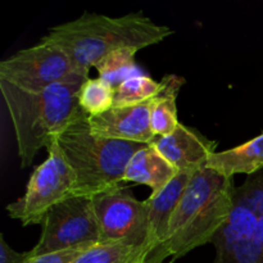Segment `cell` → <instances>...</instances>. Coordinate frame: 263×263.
<instances>
[{"mask_svg": "<svg viewBox=\"0 0 263 263\" xmlns=\"http://www.w3.org/2000/svg\"><path fill=\"white\" fill-rule=\"evenodd\" d=\"M172 33L171 28L157 25L143 12L109 17L86 10L76 20L51 27L43 39L61 48L80 72L89 74L90 69L112 51H139L162 43Z\"/></svg>", "mask_w": 263, "mask_h": 263, "instance_id": "cell-2", "label": "cell"}, {"mask_svg": "<svg viewBox=\"0 0 263 263\" xmlns=\"http://www.w3.org/2000/svg\"><path fill=\"white\" fill-rule=\"evenodd\" d=\"M205 168H210L225 177L235 175H252L263 170V133L247 143L216 152L208 158Z\"/></svg>", "mask_w": 263, "mask_h": 263, "instance_id": "cell-14", "label": "cell"}, {"mask_svg": "<svg viewBox=\"0 0 263 263\" xmlns=\"http://www.w3.org/2000/svg\"><path fill=\"white\" fill-rule=\"evenodd\" d=\"M179 171L168 163L153 145L143 146L136 152L126 167L123 182L145 185L152 190V195L158 194L167 186Z\"/></svg>", "mask_w": 263, "mask_h": 263, "instance_id": "cell-13", "label": "cell"}, {"mask_svg": "<svg viewBox=\"0 0 263 263\" xmlns=\"http://www.w3.org/2000/svg\"><path fill=\"white\" fill-rule=\"evenodd\" d=\"M151 145L179 172H197L204 168L208 158L216 153L217 141L180 123L174 133L157 138Z\"/></svg>", "mask_w": 263, "mask_h": 263, "instance_id": "cell-11", "label": "cell"}, {"mask_svg": "<svg viewBox=\"0 0 263 263\" xmlns=\"http://www.w3.org/2000/svg\"><path fill=\"white\" fill-rule=\"evenodd\" d=\"M102 243H121L152 249L148 243L145 203L123 187L91 198Z\"/></svg>", "mask_w": 263, "mask_h": 263, "instance_id": "cell-9", "label": "cell"}, {"mask_svg": "<svg viewBox=\"0 0 263 263\" xmlns=\"http://www.w3.org/2000/svg\"><path fill=\"white\" fill-rule=\"evenodd\" d=\"M46 151L48 157L32 172L25 195L7 205L8 216L20 221L22 226L41 225L54 205L74 195V175L57 138Z\"/></svg>", "mask_w": 263, "mask_h": 263, "instance_id": "cell-6", "label": "cell"}, {"mask_svg": "<svg viewBox=\"0 0 263 263\" xmlns=\"http://www.w3.org/2000/svg\"><path fill=\"white\" fill-rule=\"evenodd\" d=\"M235 182L210 168L194 172L171 221L164 243L152 252L146 263L182 258L194 249L213 243L228 223L235 203Z\"/></svg>", "mask_w": 263, "mask_h": 263, "instance_id": "cell-1", "label": "cell"}, {"mask_svg": "<svg viewBox=\"0 0 263 263\" xmlns=\"http://www.w3.org/2000/svg\"><path fill=\"white\" fill-rule=\"evenodd\" d=\"M162 91V82L144 72L128 77L115 89V107H127L152 102Z\"/></svg>", "mask_w": 263, "mask_h": 263, "instance_id": "cell-18", "label": "cell"}, {"mask_svg": "<svg viewBox=\"0 0 263 263\" xmlns=\"http://www.w3.org/2000/svg\"><path fill=\"white\" fill-rule=\"evenodd\" d=\"M212 244L213 263H263V170L236 187L230 218Z\"/></svg>", "mask_w": 263, "mask_h": 263, "instance_id": "cell-5", "label": "cell"}, {"mask_svg": "<svg viewBox=\"0 0 263 263\" xmlns=\"http://www.w3.org/2000/svg\"><path fill=\"white\" fill-rule=\"evenodd\" d=\"M194 172H179L177 176L162 189L144 200L148 216V243L153 252L164 243L172 215L189 185Z\"/></svg>", "mask_w": 263, "mask_h": 263, "instance_id": "cell-12", "label": "cell"}, {"mask_svg": "<svg viewBox=\"0 0 263 263\" xmlns=\"http://www.w3.org/2000/svg\"><path fill=\"white\" fill-rule=\"evenodd\" d=\"M41 226L40 239L30 251L31 256L102 243L91 198L72 197L54 205Z\"/></svg>", "mask_w": 263, "mask_h": 263, "instance_id": "cell-8", "label": "cell"}, {"mask_svg": "<svg viewBox=\"0 0 263 263\" xmlns=\"http://www.w3.org/2000/svg\"><path fill=\"white\" fill-rule=\"evenodd\" d=\"M79 77L89 79V74L80 72L61 48L44 39L0 63V80L26 91H43Z\"/></svg>", "mask_w": 263, "mask_h": 263, "instance_id": "cell-7", "label": "cell"}, {"mask_svg": "<svg viewBox=\"0 0 263 263\" xmlns=\"http://www.w3.org/2000/svg\"><path fill=\"white\" fill-rule=\"evenodd\" d=\"M98 243L84 244V246L73 247V248L64 249V251L51 252V253L40 254V256H31L25 263H72L79 258L82 253L89 251L91 247Z\"/></svg>", "mask_w": 263, "mask_h": 263, "instance_id": "cell-20", "label": "cell"}, {"mask_svg": "<svg viewBox=\"0 0 263 263\" xmlns=\"http://www.w3.org/2000/svg\"><path fill=\"white\" fill-rule=\"evenodd\" d=\"M136 53L138 50L135 49H120L107 54L94 67L99 74L98 77L104 80L116 89L128 77L141 73L143 71L139 68L135 61Z\"/></svg>", "mask_w": 263, "mask_h": 263, "instance_id": "cell-17", "label": "cell"}, {"mask_svg": "<svg viewBox=\"0 0 263 263\" xmlns=\"http://www.w3.org/2000/svg\"><path fill=\"white\" fill-rule=\"evenodd\" d=\"M164 263H175L174 261H170V262H164Z\"/></svg>", "mask_w": 263, "mask_h": 263, "instance_id": "cell-22", "label": "cell"}, {"mask_svg": "<svg viewBox=\"0 0 263 263\" xmlns=\"http://www.w3.org/2000/svg\"><path fill=\"white\" fill-rule=\"evenodd\" d=\"M151 249L121 243H98L72 263H146Z\"/></svg>", "mask_w": 263, "mask_h": 263, "instance_id": "cell-16", "label": "cell"}, {"mask_svg": "<svg viewBox=\"0 0 263 263\" xmlns=\"http://www.w3.org/2000/svg\"><path fill=\"white\" fill-rule=\"evenodd\" d=\"M86 80L79 77L43 91H26L0 80L22 168L30 167L39 151L48 148L68 126L87 116L79 104V91Z\"/></svg>", "mask_w": 263, "mask_h": 263, "instance_id": "cell-3", "label": "cell"}, {"mask_svg": "<svg viewBox=\"0 0 263 263\" xmlns=\"http://www.w3.org/2000/svg\"><path fill=\"white\" fill-rule=\"evenodd\" d=\"M152 102L127 107H113L103 115L89 117L94 135L130 143L153 144L157 136L151 127Z\"/></svg>", "mask_w": 263, "mask_h": 263, "instance_id": "cell-10", "label": "cell"}, {"mask_svg": "<svg viewBox=\"0 0 263 263\" xmlns=\"http://www.w3.org/2000/svg\"><path fill=\"white\" fill-rule=\"evenodd\" d=\"M31 257L28 252H17L7 243L4 235L0 234V263H25Z\"/></svg>", "mask_w": 263, "mask_h": 263, "instance_id": "cell-21", "label": "cell"}, {"mask_svg": "<svg viewBox=\"0 0 263 263\" xmlns=\"http://www.w3.org/2000/svg\"><path fill=\"white\" fill-rule=\"evenodd\" d=\"M79 104L89 117L103 115L115 107V87L100 77L87 79L79 91Z\"/></svg>", "mask_w": 263, "mask_h": 263, "instance_id": "cell-19", "label": "cell"}, {"mask_svg": "<svg viewBox=\"0 0 263 263\" xmlns=\"http://www.w3.org/2000/svg\"><path fill=\"white\" fill-rule=\"evenodd\" d=\"M162 91L152 100L151 127L157 138L168 136L180 125L177 117V97L185 85V79L170 73L161 80Z\"/></svg>", "mask_w": 263, "mask_h": 263, "instance_id": "cell-15", "label": "cell"}, {"mask_svg": "<svg viewBox=\"0 0 263 263\" xmlns=\"http://www.w3.org/2000/svg\"><path fill=\"white\" fill-rule=\"evenodd\" d=\"M89 116L80 118L57 136L59 148L74 175L73 197L94 198L121 189L134 154L148 144L113 140L94 135Z\"/></svg>", "mask_w": 263, "mask_h": 263, "instance_id": "cell-4", "label": "cell"}]
</instances>
